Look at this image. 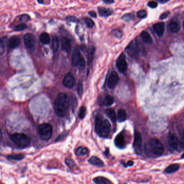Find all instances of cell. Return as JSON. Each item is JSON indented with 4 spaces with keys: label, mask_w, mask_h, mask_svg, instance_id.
<instances>
[{
    "label": "cell",
    "mask_w": 184,
    "mask_h": 184,
    "mask_svg": "<svg viewBox=\"0 0 184 184\" xmlns=\"http://www.w3.org/2000/svg\"><path fill=\"white\" fill-rule=\"evenodd\" d=\"M114 101V98L111 95H107L104 100V104L107 106H109L113 104Z\"/></svg>",
    "instance_id": "cell-31"
},
{
    "label": "cell",
    "mask_w": 184,
    "mask_h": 184,
    "mask_svg": "<svg viewBox=\"0 0 184 184\" xmlns=\"http://www.w3.org/2000/svg\"><path fill=\"white\" fill-rule=\"evenodd\" d=\"M2 138H3V134H2V130L0 129V141L2 139Z\"/></svg>",
    "instance_id": "cell-51"
},
{
    "label": "cell",
    "mask_w": 184,
    "mask_h": 184,
    "mask_svg": "<svg viewBox=\"0 0 184 184\" xmlns=\"http://www.w3.org/2000/svg\"><path fill=\"white\" fill-rule=\"evenodd\" d=\"M134 165V162L133 161H131V160H129L128 163H127V164H123V166H124V167H128V166H133Z\"/></svg>",
    "instance_id": "cell-47"
},
{
    "label": "cell",
    "mask_w": 184,
    "mask_h": 184,
    "mask_svg": "<svg viewBox=\"0 0 184 184\" xmlns=\"http://www.w3.org/2000/svg\"><path fill=\"white\" fill-rule=\"evenodd\" d=\"M66 19L69 21H71V22H76L78 21V20L77 19L76 17H73V16H69V17H67Z\"/></svg>",
    "instance_id": "cell-46"
},
{
    "label": "cell",
    "mask_w": 184,
    "mask_h": 184,
    "mask_svg": "<svg viewBox=\"0 0 184 184\" xmlns=\"http://www.w3.org/2000/svg\"><path fill=\"white\" fill-rule=\"evenodd\" d=\"M165 26L163 22H159L156 23L154 25V31L159 37L162 36L164 33Z\"/></svg>",
    "instance_id": "cell-15"
},
{
    "label": "cell",
    "mask_w": 184,
    "mask_h": 184,
    "mask_svg": "<svg viewBox=\"0 0 184 184\" xmlns=\"http://www.w3.org/2000/svg\"><path fill=\"white\" fill-rule=\"evenodd\" d=\"M65 161V164L67 165L71 169L74 168L76 166V164H75L74 160H73L72 159L68 158H66Z\"/></svg>",
    "instance_id": "cell-32"
},
{
    "label": "cell",
    "mask_w": 184,
    "mask_h": 184,
    "mask_svg": "<svg viewBox=\"0 0 184 184\" xmlns=\"http://www.w3.org/2000/svg\"><path fill=\"white\" fill-rule=\"evenodd\" d=\"M85 65H86V62H85L84 58L82 57V59L80 60L78 66H79V67L80 69H84L85 68Z\"/></svg>",
    "instance_id": "cell-43"
},
{
    "label": "cell",
    "mask_w": 184,
    "mask_h": 184,
    "mask_svg": "<svg viewBox=\"0 0 184 184\" xmlns=\"http://www.w3.org/2000/svg\"><path fill=\"white\" fill-rule=\"evenodd\" d=\"M126 51L130 57L135 58L138 55V45L136 42H132L126 48Z\"/></svg>",
    "instance_id": "cell-10"
},
{
    "label": "cell",
    "mask_w": 184,
    "mask_h": 184,
    "mask_svg": "<svg viewBox=\"0 0 184 184\" xmlns=\"http://www.w3.org/2000/svg\"><path fill=\"white\" fill-rule=\"evenodd\" d=\"M88 13H89V15L92 17L95 18L96 17V13L94 11L92 10V11H90Z\"/></svg>",
    "instance_id": "cell-48"
},
{
    "label": "cell",
    "mask_w": 184,
    "mask_h": 184,
    "mask_svg": "<svg viewBox=\"0 0 184 184\" xmlns=\"http://www.w3.org/2000/svg\"><path fill=\"white\" fill-rule=\"evenodd\" d=\"M140 37L143 40V41L146 44H149V45L151 44L153 42L151 36L146 31H144L142 32V33L140 34Z\"/></svg>",
    "instance_id": "cell-19"
},
{
    "label": "cell",
    "mask_w": 184,
    "mask_h": 184,
    "mask_svg": "<svg viewBox=\"0 0 184 184\" xmlns=\"http://www.w3.org/2000/svg\"><path fill=\"white\" fill-rule=\"evenodd\" d=\"M62 49L67 52H69L71 49V45L70 40L66 38H64L62 40L61 45Z\"/></svg>",
    "instance_id": "cell-20"
},
{
    "label": "cell",
    "mask_w": 184,
    "mask_h": 184,
    "mask_svg": "<svg viewBox=\"0 0 184 184\" xmlns=\"http://www.w3.org/2000/svg\"><path fill=\"white\" fill-rule=\"evenodd\" d=\"M104 2L106 3H112L114 2L113 1H110V0H105L104 1Z\"/></svg>",
    "instance_id": "cell-50"
},
{
    "label": "cell",
    "mask_w": 184,
    "mask_h": 184,
    "mask_svg": "<svg viewBox=\"0 0 184 184\" xmlns=\"http://www.w3.org/2000/svg\"><path fill=\"white\" fill-rule=\"evenodd\" d=\"M75 153V154L78 156H84V155H86L88 154V149L85 147L81 146L76 149Z\"/></svg>",
    "instance_id": "cell-26"
},
{
    "label": "cell",
    "mask_w": 184,
    "mask_h": 184,
    "mask_svg": "<svg viewBox=\"0 0 184 184\" xmlns=\"http://www.w3.org/2000/svg\"><path fill=\"white\" fill-rule=\"evenodd\" d=\"M148 6L149 7L151 8H156L157 7L158 5H157V3L156 2H154V1H150V2H149L148 3Z\"/></svg>",
    "instance_id": "cell-44"
},
{
    "label": "cell",
    "mask_w": 184,
    "mask_h": 184,
    "mask_svg": "<svg viewBox=\"0 0 184 184\" xmlns=\"http://www.w3.org/2000/svg\"><path fill=\"white\" fill-rule=\"evenodd\" d=\"M168 142L171 149L177 152H181L182 151L183 144L175 134H169L168 138Z\"/></svg>",
    "instance_id": "cell-5"
},
{
    "label": "cell",
    "mask_w": 184,
    "mask_h": 184,
    "mask_svg": "<svg viewBox=\"0 0 184 184\" xmlns=\"http://www.w3.org/2000/svg\"><path fill=\"white\" fill-rule=\"evenodd\" d=\"M63 83L66 87L68 88H72L75 84V77L71 74H67L65 75Z\"/></svg>",
    "instance_id": "cell-14"
},
{
    "label": "cell",
    "mask_w": 184,
    "mask_h": 184,
    "mask_svg": "<svg viewBox=\"0 0 184 184\" xmlns=\"http://www.w3.org/2000/svg\"><path fill=\"white\" fill-rule=\"evenodd\" d=\"M24 158V155L23 154H13V155H9L7 157V158L9 160H16L18 161Z\"/></svg>",
    "instance_id": "cell-30"
},
{
    "label": "cell",
    "mask_w": 184,
    "mask_h": 184,
    "mask_svg": "<svg viewBox=\"0 0 184 184\" xmlns=\"http://www.w3.org/2000/svg\"><path fill=\"white\" fill-rule=\"evenodd\" d=\"M110 131L111 125L110 124L108 120H104L99 135L101 137L107 138L109 135Z\"/></svg>",
    "instance_id": "cell-8"
},
{
    "label": "cell",
    "mask_w": 184,
    "mask_h": 184,
    "mask_svg": "<svg viewBox=\"0 0 184 184\" xmlns=\"http://www.w3.org/2000/svg\"><path fill=\"white\" fill-rule=\"evenodd\" d=\"M106 114L113 122H115L116 120V116L114 110L112 109H108L106 111Z\"/></svg>",
    "instance_id": "cell-28"
},
{
    "label": "cell",
    "mask_w": 184,
    "mask_h": 184,
    "mask_svg": "<svg viewBox=\"0 0 184 184\" xmlns=\"http://www.w3.org/2000/svg\"><path fill=\"white\" fill-rule=\"evenodd\" d=\"M24 42L26 47L30 50L35 49L36 40L34 35L28 33L24 36Z\"/></svg>",
    "instance_id": "cell-7"
},
{
    "label": "cell",
    "mask_w": 184,
    "mask_h": 184,
    "mask_svg": "<svg viewBox=\"0 0 184 184\" xmlns=\"http://www.w3.org/2000/svg\"><path fill=\"white\" fill-rule=\"evenodd\" d=\"M40 41L43 45H48L50 42V36L46 33H43L40 36Z\"/></svg>",
    "instance_id": "cell-24"
},
{
    "label": "cell",
    "mask_w": 184,
    "mask_h": 184,
    "mask_svg": "<svg viewBox=\"0 0 184 184\" xmlns=\"http://www.w3.org/2000/svg\"><path fill=\"white\" fill-rule=\"evenodd\" d=\"M116 66L120 72L124 73L126 71L128 65L125 60V57L124 54H122L118 58L116 62Z\"/></svg>",
    "instance_id": "cell-9"
},
{
    "label": "cell",
    "mask_w": 184,
    "mask_h": 184,
    "mask_svg": "<svg viewBox=\"0 0 184 184\" xmlns=\"http://www.w3.org/2000/svg\"><path fill=\"white\" fill-rule=\"evenodd\" d=\"M88 162L91 165H94L96 166L100 167H104V165H105L104 162L101 159H99L98 157H95V156L92 157L88 160Z\"/></svg>",
    "instance_id": "cell-18"
},
{
    "label": "cell",
    "mask_w": 184,
    "mask_h": 184,
    "mask_svg": "<svg viewBox=\"0 0 184 184\" xmlns=\"http://www.w3.org/2000/svg\"><path fill=\"white\" fill-rule=\"evenodd\" d=\"M127 119V114L124 110L120 109L118 111L117 120L119 122H125Z\"/></svg>",
    "instance_id": "cell-27"
},
{
    "label": "cell",
    "mask_w": 184,
    "mask_h": 184,
    "mask_svg": "<svg viewBox=\"0 0 184 184\" xmlns=\"http://www.w3.org/2000/svg\"><path fill=\"white\" fill-rule=\"evenodd\" d=\"M93 181L96 184H112V183L109 179L101 176L94 178Z\"/></svg>",
    "instance_id": "cell-21"
},
{
    "label": "cell",
    "mask_w": 184,
    "mask_h": 184,
    "mask_svg": "<svg viewBox=\"0 0 184 184\" xmlns=\"http://www.w3.org/2000/svg\"><path fill=\"white\" fill-rule=\"evenodd\" d=\"M7 37H3L0 40V45H1L2 48L5 49L6 43L7 42Z\"/></svg>",
    "instance_id": "cell-39"
},
{
    "label": "cell",
    "mask_w": 184,
    "mask_h": 184,
    "mask_svg": "<svg viewBox=\"0 0 184 184\" xmlns=\"http://www.w3.org/2000/svg\"><path fill=\"white\" fill-rule=\"evenodd\" d=\"M66 135H67V134H66V133H65V134H63V137H65L66 136ZM61 136H62V134H61V135H60L58 137V138H57V139H56V140H55V141H59V140H62V137H61Z\"/></svg>",
    "instance_id": "cell-49"
},
{
    "label": "cell",
    "mask_w": 184,
    "mask_h": 184,
    "mask_svg": "<svg viewBox=\"0 0 184 184\" xmlns=\"http://www.w3.org/2000/svg\"><path fill=\"white\" fill-rule=\"evenodd\" d=\"M169 28L172 33H176L180 29V26L179 23L177 21H171L169 25Z\"/></svg>",
    "instance_id": "cell-22"
},
{
    "label": "cell",
    "mask_w": 184,
    "mask_h": 184,
    "mask_svg": "<svg viewBox=\"0 0 184 184\" xmlns=\"http://www.w3.org/2000/svg\"><path fill=\"white\" fill-rule=\"evenodd\" d=\"M179 168H180V166L178 164L170 165L168 167L166 168V169H165V172L169 174L173 173L177 171L179 169Z\"/></svg>",
    "instance_id": "cell-23"
},
{
    "label": "cell",
    "mask_w": 184,
    "mask_h": 184,
    "mask_svg": "<svg viewBox=\"0 0 184 184\" xmlns=\"http://www.w3.org/2000/svg\"><path fill=\"white\" fill-rule=\"evenodd\" d=\"M184 154H183L182 155V156H181V159H184Z\"/></svg>",
    "instance_id": "cell-53"
},
{
    "label": "cell",
    "mask_w": 184,
    "mask_h": 184,
    "mask_svg": "<svg viewBox=\"0 0 184 184\" xmlns=\"http://www.w3.org/2000/svg\"><path fill=\"white\" fill-rule=\"evenodd\" d=\"M86 113V108L85 106H81L80 109L79 113V117L80 119L82 120L84 118Z\"/></svg>",
    "instance_id": "cell-34"
},
{
    "label": "cell",
    "mask_w": 184,
    "mask_h": 184,
    "mask_svg": "<svg viewBox=\"0 0 184 184\" xmlns=\"http://www.w3.org/2000/svg\"><path fill=\"white\" fill-rule=\"evenodd\" d=\"M38 134L42 139H50L53 135V128L51 125L47 123L40 125L38 128Z\"/></svg>",
    "instance_id": "cell-4"
},
{
    "label": "cell",
    "mask_w": 184,
    "mask_h": 184,
    "mask_svg": "<svg viewBox=\"0 0 184 184\" xmlns=\"http://www.w3.org/2000/svg\"><path fill=\"white\" fill-rule=\"evenodd\" d=\"M10 139L16 145L20 148L26 147L30 144L29 137L24 134L16 133L13 134L10 136Z\"/></svg>",
    "instance_id": "cell-3"
},
{
    "label": "cell",
    "mask_w": 184,
    "mask_h": 184,
    "mask_svg": "<svg viewBox=\"0 0 184 184\" xmlns=\"http://www.w3.org/2000/svg\"><path fill=\"white\" fill-rule=\"evenodd\" d=\"M20 41L17 36H13L8 41V46L10 49H15L20 45Z\"/></svg>",
    "instance_id": "cell-16"
},
{
    "label": "cell",
    "mask_w": 184,
    "mask_h": 184,
    "mask_svg": "<svg viewBox=\"0 0 184 184\" xmlns=\"http://www.w3.org/2000/svg\"><path fill=\"white\" fill-rule=\"evenodd\" d=\"M52 45H53V49L55 52H57L59 46V41L58 37L56 35H54L53 36V40H52Z\"/></svg>",
    "instance_id": "cell-29"
},
{
    "label": "cell",
    "mask_w": 184,
    "mask_h": 184,
    "mask_svg": "<svg viewBox=\"0 0 184 184\" xmlns=\"http://www.w3.org/2000/svg\"><path fill=\"white\" fill-rule=\"evenodd\" d=\"M169 15V11H165L164 13H162L160 16V20H164L166 19Z\"/></svg>",
    "instance_id": "cell-42"
},
{
    "label": "cell",
    "mask_w": 184,
    "mask_h": 184,
    "mask_svg": "<svg viewBox=\"0 0 184 184\" xmlns=\"http://www.w3.org/2000/svg\"><path fill=\"white\" fill-rule=\"evenodd\" d=\"M147 15L146 11L144 10H139V11L137 12V16L138 18L140 19H144Z\"/></svg>",
    "instance_id": "cell-36"
},
{
    "label": "cell",
    "mask_w": 184,
    "mask_h": 184,
    "mask_svg": "<svg viewBox=\"0 0 184 184\" xmlns=\"http://www.w3.org/2000/svg\"><path fill=\"white\" fill-rule=\"evenodd\" d=\"M95 49L92 48L90 50L88 55H87V59H88V62L90 63L92 61V60L93 59V57H94V54Z\"/></svg>",
    "instance_id": "cell-35"
},
{
    "label": "cell",
    "mask_w": 184,
    "mask_h": 184,
    "mask_svg": "<svg viewBox=\"0 0 184 184\" xmlns=\"http://www.w3.org/2000/svg\"><path fill=\"white\" fill-rule=\"evenodd\" d=\"M84 22H85L86 25L88 28H92L95 25L94 22H93V21H92V20H91L90 18H88V17L85 18Z\"/></svg>",
    "instance_id": "cell-33"
},
{
    "label": "cell",
    "mask_w": 184,
    "mask_h": 184,
    "mask_svg": "<svg viewBox=\"0 0 184 184\" xmlns=\"http://www.w3.org/2000/svg\"><path fill=\"white\" fill-rule=\"evenodd\" d=\"M146 150L147 154L150 156L158 157L164 153V147L159 139L154 138L150 140Z\"/></svg>",
    "instance_id": "cell-2"
},
{
    "label": "cell",
    "mask_w": 184,
    "mask_h": 184,
    "mask_svg": "<svg viewBox=\"0 0 184 184\" xmlns=\"http://www.w3.org/2000/svg\"><path fill=\"white\" fill-rule=\"evenodd\" d=\"M183 138H184V131H183Z\"/></svg>",
    "instance_id": "cell-54"
},
{
    "label": "cell",
    "mask_w": 184,
    "mask_h": 184,
    "mask_svg": "<svg viewBox=\"0 0 184 184\" xmlns=\"http://www.w3.org/2000/svg\"><path fill=\"white\" fill-rule=\"evenodd\" d=\"M159 2H160V3H165L167 2H168V1H160Z\"/></svg>",
    "instance_id": "cell-52"
},
{
    "label": "cell",
    "mask_w": 184,
    "mask_h": 184,
    "mask_svg": "<svg viewBox=\"0 0 184 184\" xmlns=\"http://www.w3.org/2000/svg\"><path fill=\"white\" fill-rule=\"evenodd\" d=\"M78 94L81 96L83 93V86L81 83H79L78 85Z\"/></svg>",
    "instance_id": "cell-40"
},
{
    "label": "cell",
    "mask_w": 184,
    "mask_h": 184,
    "mask_svg": "<svg viewBox=\"0 0 184 184\" xmlns=\"http://www.w3.org/2000/svg\"><path fill=\"white\" fill-rule=\"evenodd\" d=\"M103 118L101 115H98L95 118V131L97 134H99L100 131L101 129V127L103 122Z\"/></svg>",
    "instance_id": "cell-17"
},
{
    "label": "cell",
    "mask_w": 184,
    "mask_h": 184,
    "mask_svg": "<svg viewBox=\"0 0 184 184\" xmlns=\"http://www.w3.org/2000/svg\"><path fill=\"white\" fill-rule=\"evenodd\" d=\"M113 34L117 39H121L122 36V32L119 30H114L113 31Z\"/></svg>",
    "instance_id": "cell-38"
},
{
    "label": "cell",
    "mask_w": 184,
    "mask_h": 184,
    "mask_svg": "<svg viewBox=\"0 0 184 184\" xmlns=\"http://www.w3.org/2000/svg\"><path fill=\"white\" fill-rule=\"evenodd\" d=\"M133 146L136 153L137 155H141L142 153V138L140 133L137 131L135 132Z\"/></svg>",
    "instance_id": "cell-6"
},
{
    "label": "cell",
    "mask_w": 184,
    "mask_h": 184,
    "mask_svg": "<svg viewBox=\"0 0 184 184\" xmlns=\"http://www.w3.org/2000/svg\"><path fill=\"white\" fill-rule=\"evenodd\" d=\"M119 80V77L117 72L115 71H113L110 75L108 81V86L109 88L113 89L115 88L116 85L117 84Z\"/></svg>",
    "instance_id": "cell-11"
},
{
    "label": "cell",
    "mask_w": 184,
    "mask_h": 184,
    "mask_svg": "<svg viewBox=\"0 0 184 184\" xmlns=\"http://www.w3.org/2000/svg\"><path fill=\"white\" fill-rule=\"evenodd\" d=\"M82 57L81 56V55L80 54L79 48L76 47L74 50L73 55H72V64L75 66H78L80 62L82 59Z\"/></svg>",
    "instance_id": "cell-13"
},
{
    "label": "cell",
    "mask_w": 184,
    "mask_h": 184,
    "mask_svg": "<svg viewBox=\"0 0 184 184\" xmlns=\"http://www.w3.org/2000/svg\"><path fill=\"white\" fill-rule=\"evenodd\" d=\"M26 28H27V25H26L25 23H20L16 27L15 30L16 31H20L24 30Z\"/></svg>",
    "instance_id": "cell-37"
},
{
    "label": "cell",
    "mask_w": 184,
    "mask_h": 184,
    "mask_svg": "<svg viewBox=\"0 0 184 184\" xmlns=\"http://www.w3.org/2000/svg\"><path fill=\"white\" fill-rule=\"evenodd\" d=\"M183 27H184V22H183Z\"/></svg>",
    "instance_id": "cell-55"
},
{
    "label": "cell",
    "mask_w": 184,
    "mask_h": 184,
    "mask_svg": "<svg viewBox=\"0 0 184 184\" xmlns=\"http://www.w3.org/2000/svg\"><path fill=\"white\" fill-rule=\"evenodd\" d=\"M98 11H99V15L101 16H104V17L109 16L112 13L110 9L106 8H104V7L99 8L98 9Z\"/></svg>",
    "instance_id": "cell-25"
},
{
    "label": "cell",
    "mask_w": 184,
    "mask_h": 184,
    "mask_svg": "<svg viewBox=\"0 0 184 184\" xmlns=\"http://www.w3.org/2000/svg\"><path fill=\"white\" fill-rule=\"evenodd\" d=\"M30 16L29 15L24 14V15H22L20 16V20L22 22H26V21L30 20Z\"/></svg>",
    "instance_id": "cell-41"
},
{
    "label": "cell",
    "mask_w": 184,
    "mask_h": 184,
    "mask_svg": "<svg viewBox=\"0 0 184 184\" xmlns=\"http://www.w3.org/2000/svg\"><path fill=\"white\" fill-rule=\"evenodd\" d=\"M115 145L119 149H123L125 146V136L122 132L119 133L115 137L114 140Z\"/></svg>",
    "instance_id": "cell-12"
},
{
    "label": "cell",
    "mask_w": 184,
    "mask_h": 184,
    "mask_svg": "<svg viewBox=\"0 0 184 184\" xmlns=\"http://www.w3.org/2000/svg\"><path fill=\"white\" fill-rule=\"evenodd\" d=\"M122 19L126 22H129L131 19V15L130 14H126V15H124L122 17Z\"/></svg>",
    "instance_id": "cell-45"
},
{
    "label": "cell",
    "mask_w": 184,
    "mask_h": 184,
    "mask_svg": "<svg viewBox=\"0 0 184 184\" xmlns=\"http://www.w3.org/2000/svg\"><path fill=\"white\" fill-rule=\"evenodd\" d=\"M69 106V101L67 95L60 93L55 100L54 109L56 114L59 117H64Z\"/></svg>",
    "instance_id": "cell-1"
}]
</instances>
